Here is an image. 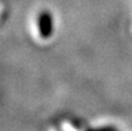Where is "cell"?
<instances>
[{"mask_svg":"<svg viewBox=\"0 0 132 131\" xmlns=\"http://www.w3.org/2000/svg\"><path fill=\"white\" fill-rule=\"evenodd\" d=\"M38 29L39 35L43 38H49L52 35V16L50 15L49 12H43L38 16Z\"/></svg>","mask_w":132,"mask_h":131,"instance_id":"obj_1","label":"cell"},{"mask_svg":"<svg viewBox=\"0 0 132 131\" xmlns=\"http://www.w3.org/2000/svg\"><path fill=\"white\" fill-rule=\"evenodd\" d=\"M89 131H112L110 128H104V129H97V130H89Z\"/></svg>","mask_w":132,"mask_h":131,"instance_id":"obj_2","label":"cell"}]
</instances>
